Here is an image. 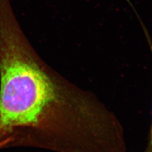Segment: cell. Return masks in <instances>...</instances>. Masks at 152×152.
Returning a JSON list of instances; mask_svg holds the SVG:
<instances>
[{
	"label": "cell",
	"instance_id": "7a4b0ae2",
	"mask_svg": "<svg viewBox=\"0 0 152 152\" xmlns=\"http://www.w3.org/2000/svg\"><path fill=\"white\" fill-rule=\"evenodd\" d=\"M144 33L146 36L148 45L149 46V48L151 49V51L152 52V39L151 38L150 36L149 35V33L148 32L147 29H144ZM144 152H152V122L151 127V131H150V134H149V141L148 143L147 144L146 149L145 150Z\"/></svg>",
	"mask_w": 152,
	"mask_h": 152
},
{
	"label": "cell",
	"instance_id": "6da1fadb",
	"mask_svg": "<svg viewBox=\"0 0 152 152\" xmlns=\"http://www.w3.org/2000/svg\"><path fill=\"white\" fill-rule=\"evenodd\" d=\"M126 152L124 129L91 92L41 64L20 31L0 32V148Z\"/></svg>",
	"mask_w": 152,
	"mask_h": 152
}]
</instances>
